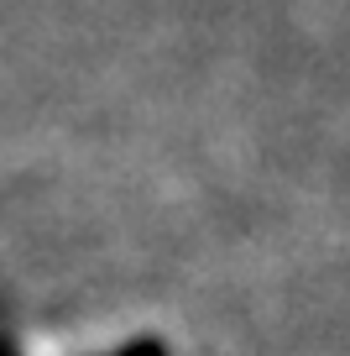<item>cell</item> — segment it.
I'll return each mask as SVG.
<instances>
[{
  "label": "cell",
  "mask_w": 350,
  "mask_h": 356,
  "mask_svg": "<svg viewBox=\"0 0 350 356\" xmlns=\"http://www.w3.org/2000/svg\"><path fill=\"white\" fill-rule=\"evenodd\" d=\"M105 356H173L157 335H136V341H126V346H115V351H105Z\"/></svg>",
  "instance_id": "cell-1"
}]
</instances>
